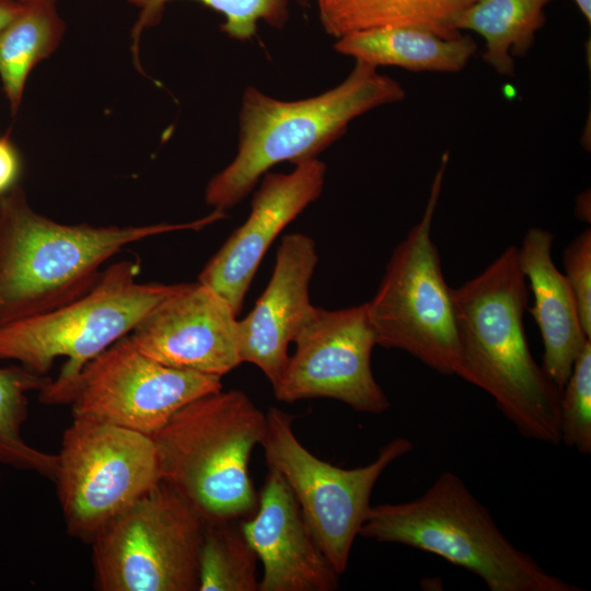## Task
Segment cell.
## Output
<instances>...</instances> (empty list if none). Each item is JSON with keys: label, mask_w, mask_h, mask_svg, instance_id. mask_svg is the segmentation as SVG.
Wrapping results in <instances>:
<instances>
[{"label": "cell", "mask_w": 591, "mask_h": 591, "mask_svg": "<svg viewBox=\"0 0 591 591\" xmlns=\"http://www.w3.org/2000/svg\"><path fill=\"white\" fill-rule=\"evenodd\" d=\"M326 165L317 158L290 173L267 172L251 200L247 219L208 260L198 282L225 299L236 315L269 246L323 193Z\"/></svg>", "instance_id": "cell-14"}, {"label": "cell", "mask_w": 591, "mask_h": 591, "mask_svg": "<svg viewBox=\"0 0 591 591\" xmlns=\"http://www.w3.org/2000/svg\"><path fill=\"white\" fill-rule=\"evenodd\" d=\"M50 380L22 366L0 367V464L54 482L58 455L32 447L22 436L28 415L27 393L42 391Z\"/></svg>", "instance_id": "cell-22"}, {"label": "cell", "mask_w": 591, "mask_h": 591, "mask_svg": "<svg viewBox=\"0 0 591 591\" xmlns=\"http://www.w3.org/2000/svg\"><path fill=\"white\" fill-rule=\"evenodd\" d=\"M404 97L405 90L396 80L358 61L339 84L302 100H278L248 85L239 113L236 155L208 182L207 205L225 212L240 204L273 166L317 158L355 118Z\"/></svg>", "instance_id": "cell-3"}, {"label": "cell", "mask_w": 591, "mask_h": 591, "mask_svg": "<svg viewBox=\"0 0 591 591\" xmlns=\"http://www.w3.org/2000/svg\"><path fill=\"white\" fill-rule=\"evenodd\" d=\"M449 158L448 151L442 154L421 219L394 248L367 302V315L376 345L403 350L443 375H455L460 348L452 288L431 237Z\"/></svg>", "instance_id": "cell-7"}, {"label": "cell", "mask_w": 591, "mask_h": 591, "mask_svg": "<svg viewBox=\"0 0 591 591\" xmlns=\"http://www.w3.org/2000/svg\"><path fill=\"white\" fill-rule=\"evenodd\" d=\"M204 523L162 480L91 542L100 591H196Z\"/></svg>", "instance_id": "cell-8"}, {"label": "cell", "mask_w": 591, "mask_h": 591, "mask_svg": "<svg viewBox=\"0 0 591 591\" xmlns=\"http://www.w3.org/2000/svg\"><path fill=\"white\" fill-rule=\"evenodd\" d=\"M476 0H316L324 31L336 38L351 32L408 26L443 38L462 33L456 19Z\"/></svg>", "instance_id": "cell-19"}, {"label": "cell", "mask_w": 591, "mask_h": 591, "mask_svg": "<svg viewBox=\"0 0 591 591\" xmlns=\"http://www.w3.org/2000/svg\"><path fill=\"white\" fill-rule=\"evenodd\" d=\"M590 201L589 192L581 194L577 199L576 205V215L577 218L584 222H590V204L587 205V202Z\"/></svg>", "instance_id": "cell-29"}, {"label": "cell", "mask_w": 591, "mask_h": 591, "mask_svg": "<svg viewBox=\"0 0 591 591\" xmlns=\"http://www.w3.org/2000/svg\"><path fill=\"white\" fill-rule=\"evenodd\" d=\"M459 337L456 374L484 390L524 438L560 443L561 391L533 358L523 325L529 288L519 247L452 288Z\"/></svg>", "instance_id": "cell-1"}, {"label": "cell", "mask_w": 591, "mask_h": 591, "mask_svg": "<svg viewBox=\"0 0 591 591\" xmlns=\"http://www.w3.org/2000/svg\"><path fill=\"white\" fill-rule=\"evenodd\" d=\"M21 172L20 154L8 136H0V196L16 185Z\"/></svg>", "instance_id": "cell-27"}, {"label": "cell", "mask_w": 591, "mask_h": 591, "mask_svg": "<svg viewBox=\"0 0 591 591\" xmlns=\"http://www.w3.org/2000/svg\"><path fill=\"white\" fill-rule=\"evenodd\" d=\"M554 235L542 228L529 229L519 247V262L534 296L530 309L543 340L542 367L561 391L572 366L591 340L582 329L572 291L556 267Z\"/></svg>", "instance_id": "cell-17"}, {"label": "cell", "mask_w": 591, "mask_h": 591, "mask_svg": "<svg viewBox=\"0 0 591 591\" xmlns=\"http://www.w3.org/2000/svg\"><path fill=\"white\" fill-rule=\"evenodd\" d=\"M553 0H476L456 19L457 32L472 31L485 39L483 59L500 76H514V56H524L545 24Z\"/></svg>", "instance_id": "cell-21"}, {"label": "cell", "mask_w": 591, "mask_h": 591, "mask_svg": "<svg viewBox=\"0 0 591 591\" xmlns=\"http://www.w3.org/2000/svg\"><path fill=\"white\" fill-rule=\"evenodd\" d=\"M14 16L0 33V80L14 115L33 68L59 46L66 31L57 0H16Z\"/></svg>", "instance_id": "cell-20"}, {"label": "cell", "mask_w": 591, "mask_h": 591, "mask_svg": "<svg viewBox=\"0 0 591 591\" xmlns=\"http://www.w3.org/2000/svg\"><path fill=\"white\" fill-rule=\"evenodd\" d=\"M236 313L211 288L179 283L129 334L146 356L171 368L221 378L241 361Z\"/></svg>", "instance_id": "cell-13"}, {"label": "cell", "mask_w": 591, "mask_h": 591, "mask_svg": "<svg viewBox=\"0 0 591 591\" xmlns=\"http://www.w3.org/2000/svg\"><path fill=\"white\" fill-rule=\"evenodd\" d=\"M560 442L591 454V340L576 359L560 395Z\"/></svg>", "instance_id": "cell-25"}, {"label": "cell", "mask_w": 591, "mask_h": 591, "mask_svg": "<svg viewBox=\"0 0 591 591\" xmlns=\"http://www.w3.org/2000/svg\"><path fill=\"white\" fill-rule=\"evenodd\" d=\"M222 390L221 378L162 364L121 337L80 372L72 417L153 437L182 407Z\"/></svg>", "instance_id": "cell-11"}, {"label": "cell", "mask_w": 591, "mask_h": 591, "mask_svg": "<svg viewBox=\"0 0 591 591\" xmlns=\"http://www.w3.org/2000/svg\"><path fill=\"white\" fill-rule=\"evenodd\" d=\"M242 526L263 565L258 591H333L339 587L340 575L274 468L268 467L257 509L242 520Z\"/></svg>", "instance_id": "cell-15"}, {"label": "cell", "mask_w": 591, "mask_h": 591, "mask_svg": "<svg viewBox=\"0 0 591 591\" xmlns=\"http://www.w3.org/2000/svg\"><path fill=\"white\" fill-rule=\"evenodd\" d=\"M16 9V0H0V33L14 16Z\"/></svg>", "instance_id": "cell-28"}, {"label": "cell", "mask_w": 591, "mask_h": 591, "mask_svg": "<svg viewBox=\"0 0 591 591\" xmlns=\"http://www.w3.org/2000/svg\"><path fill=\"white\" fill-rule=\"evenodd\" d=\"M292 343L296 352L273 387L278 401L326 397L367 414L390 408L371 369L376 340L367 302L333 311L313 305Z\"/></svg>", "instance_id": "cell-12"}, {"label": "cell", "mask_w": 591, "mask_h": 591, "mask_svg": "<svg viewBox=\"0 0 591 591\" xmlns=\"http://www.w3.org/2000/svg\"><path fill=\"white\" fill-rule=\"evenodd\" d=\"M359 535L434 554L473 572L490 591L581 590L518 548L464 480L450 471L415 499L371 506Z\"/></svg>", "instance_id": "cell-5"}, {"label": "cell", "mask_w": 591, "mask_h": 591, "mask_svg": "<svg viewBox=\"0 0 591 591\" xmlns=\"http://www.w3.org/2000/svg\"><path fill=\"white\" fill-rule=\"evenodd\" d=\"M317 259L315 242L309 235H285L266 289L252 311L237 320L241 361L256 366L273 387L288 362L289 345L313 306L309 287Z\"/></svg>", "instance_id": "cell-16"}, {"label": "cell", "mask_w": 591, "mask_h": 591, "mask_svg": "<svg viewBox=\"0 0 591 591\" xmlns=\"http://www.w3.org/2000/svg\"><path fill=\"white\" fill-rule=\"evenodd\" d=\"M292 420V415L279 408L268 409L260 442L265 459L293 493L318 545L341 575L371 508L374 485L392 463L413 450V443L394 438L373 462L347 470L312 454L294 434Z\"/></svg>", "instance_id": "cell-10"}, {"label": "cell", "mask_w": 591, "mask_h": 591, "mask_svg": "<svg viewBox=\"0 0 591 591\" xmlns=\"http://www.w3.org/2000/svg\"><path fill=\"white\" fill-rule=\"evenodd\" d=\"M140 263L121 259L106 267L84 296L46 313L0 327V360H14L45 375L66 358L56 380L38 392L46 405L69 404L82 369L179 286L139 282Z\"/></svg>", "instance_id": "cell-6"}, {"label": "cell", "mask_w": 591, "mask_h": 591, "mask_svg": "<svg viewBox=\"0 0 591 591\" xmlns=\"http://www.w3.org/2000/svg\"><path fill=\"white\" fill-rule=\"evenodd\" d=\"M57 455L66 531L85 544L161 482L153 438L121 427L73 418Z\"/></svg>", "instance_id": "cell-9"}, {"label": "cell", "mask_w": 591, "mask_h": 591, "mask_svg": "<svg viewBox=\"0 0 591 591\" xmlns=\"http://www.w3.org/2000/svg\"><path fill=\"white\" fill-rule=\"evenodd\" d=\"M565 278L572 291L582 329L591 338V230L577 235L564 252Z\"/></svg>", "instance_id": "cell-26"}, {"label": "cell", "mask_w": 591, "mask_h": 591, "mask_svg": "<svg viewBox=\"0 0 591 591\" xmlns=\"http://www.w3.org/2000/svg\"><path fill=\"white\" fill-rule=\"evenodd\" d=\"M265 430L266 414L243 391L196 398L152 437L161 480L204 524L247 519L258 506L248 464Z\"/></svg>", "instance_id": "cell-4"}, {"label": "cell", "mask_w": 591, "mask_h": 591, "mask_svg": "<svg viewBox=\"0 0 591 591\" xmlns=\"http://www.w3.org/2000/svg\"><path fill=\"white\" fill-rule=\"evenodd\" d=\"M140 9L132 28L134 47L146 27L155 25L167 2L172 0H126ZM224 18L220 28L236 40H248L255 36L258 22L281 30L289 20L290 4L305 3V0H196Z\"/></svg>", "instance_id": "cell-24"}, {"label": "cell", "mask_w": 591, "mask_h": 591, "mask_svg": "<svg viewBox=\"0 0 591 591\" xmlns=\"http://www.w3.org/2000/svg\"><path fill=\"white\" fill-rule=\"evenodd\" d=\"M333 48L374 68L393 66L410 71L459 72L475 54L470 35L443 38L426 30L383 26L348 33Z\"/></svg>", "instance_id": "cell-18"}, {"label": "cell", "mask_w": 591, "mask_h": 591, "mask_svg": "<svg viewBox=\"0 0 591 591\" xmlns=\"http://www.w3.org/2000/svg\"><path fill=\"white\" fill-rule=\"evenodd\" d=\"M225 212L183 223L93 225L35 211L20 185L0 196V327L49 312L88 293L102 266L124 247L174 231H198Z\"/></svg>", "instance_id": "cell-2"}, {"label": "cell", "mask_w": 591, "mask_h": 591, "mask_svg": "<svg viewBox=\"0 0 591 591\" xmlns=\"http://www.w3.org/2000/svg\"><path fill=\"white\" fill-rule=\"evenodd\" d=\"M257 560L242 520L204 524L198 556V590L258 591Z\"/></svg>", "instance_id": "cell-23"}, {"label": "cell", "mask_w": 591, "mask_h": 591, "mask_svg": "<svg viewBox=\"0 0 591 591\" xmlns=\"http://www.w3.org/2000/svg\"><path fill=\"white\" fill-rule=\"evenodd\" d=\"M580 12L590 24L591 22V0H573Z\"/></svg>", "instance_id": "cell-30"}]
</instances>
